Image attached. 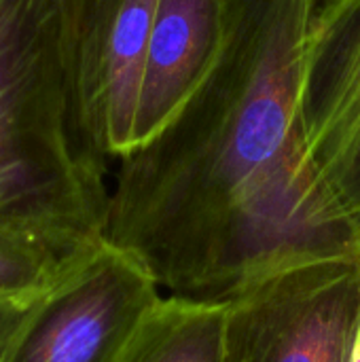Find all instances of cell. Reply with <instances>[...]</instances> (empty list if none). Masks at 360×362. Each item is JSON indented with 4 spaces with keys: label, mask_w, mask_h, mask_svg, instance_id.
Returning <instances> with one entry per match:
<instances>
[{
    "label": "cell",
    "mask_w": 360,
    "mask_h": 362,
    "mask_svg": "<svg viewBox=\"0 0 360 362\" xmlns=\"http://www.w3.org/2000/svg\"><path fill=\"white\" fill-rule=\"evenodd\" d=\"M318 0H231L225 53L189 106L115 172L106 242L166 297L227 303L280 272L360 261V221L320 178L299 119Z\"/></svg>",
    "instance_id": "1"
},
{
    "label": "cell",
    "mask_w": 360,
    "mask_h": 362,
    "mask_svg": "<svg viewBox=\"0 0 360 362\" xmlns=\"http://www.w3.org/2000/svg\"><path fill=\"white\" fill-rule=\"evenodd\" d=\"M81 0H0V229L106 242L110 185L79 95Z\"/></svg>",
    "instance_id": "2"
},
{
    "label": "cell",
    "mask_w": 360,
    "mask_h": 362,
    "mask_svg": "<svg viewBox=\"0 0 360 362\" xmlns=\"http://www.w3.org/2000/svg\"><path fill=\"white\" fill-rule=\"evenodd\" d=\"M360 261L306 263L227 301L223 362H352Z\"/></svg>",
    "instance_id": "3"
},
{
    "label": "cell",
    "mask_w": 360,
    "mask_h": 362,
    "mask_svg": "<svg viewBox=\"0 0 360 362\" xmlns=\"http://www.w3.org/2000/svg\"><path fill=\"white\" fill-rule=\"evenodd\" d=\"M161 297L132 257L104 242L28 310L0 362H117Z\"/></svg>",
    "instance_id": "4"
},
{
    "label": "cell",
    "mask_w": 360,
    "mask_h": 362,
    "mask_svg": "<svg viewBox=\"0 0 360 362\" xmlns=\"http://www.w3.org/2000/svg\"><path fill=\"white\" fill-rule=\"evenodd\" d=\"M299 119L320 178L360 221V0L316 2L303 51Z\"/></svg>",
    "instance_id": "5"
},
{
    "label": "cell",
    "mask_w": 360,
    "mask_h": 362,
    "mask_svg": "<svg viewBox=\"0 0 360 362\" xmlns=\"http://www.w3.org/2000/svg\"><path fill=\"white\" fill-rule=\"evenodd\" d=\"M231 0H157L136 112L134 148L161 134L216 70Z\"/></svg>",
    "instance_id": "6"
},
{
    "label": "cell",
    "mask_w": 360,
    "mask_h": 362,
    "mask_svg": "<svg viewBox=\"0 0 360 362\" xmlns=\"http://www.w3.org/2000/svg\"><path fill=\"white\" fill-rule=\"evenodd\" d=\"M157 0H121L108 23L89 100V132L106 159L134 151L138 100Z\"/></svg>",
    "instance_id": "7"
},
{
    "label": "cell",
    "mask_w": 360,
    "mask_h": 362,
    "mask_svg": "<svg viewBox=\"0 0 360 362\" xmlns=\"http://www.w3.org/2000/svg\"><path fill=\"white\" fill-rule=\"evenodd\" d=\"M227 303L161 297L117 362H223Z\"/></svg>",
    "instance_id": "8"
},
{
    "label": "cell",
    "mask_w": 360,
    "mask_h": 362,
    "mask_svg": "<svg viewBox=\"0 0 360 362\" xmlns=\"http://www.w3.org/2000/svg\"><path fill=\"white\" fill-rule=\"evenodd\" d=\"M98 248L76 250L34 231L0 229V305L36 303Z\"/></svg>",
    "instance_id": "9"
},
{
    "label": "cell",
    "mask_w": 360,
    "mask_h": 362,
    "mask_svg": "<svg viewBox=\"0 0 360 362\" xmlns=\"http://www.w3.org/2000/svg\"><path fill=\"white\" fill-rule=\"evenodd\" d=\"M121 0H81V34H79V93L87 115L95 83L98 59L108 23Z\"/></svg>",
    "instance_id": "10"
},
{
    "label": "cell",
    "mask_w": 360,
    "mask_h": 362,
    "mask_svg": "<svg viewBox=\"0 0 360 362\" xmlns=\"http://www.w3.org/2000/svg\"><path fill=\"white\" fill-rule=\"evenodd\" d=\"M32 305H11V303L0 305V356H2L4 348L8 346L11 337L15 335V331L19 329V325L23 322V318Z\"/></svg>",
    "instance_id": "11"
},
{
    "label": "cell",
    "mask_w": 360,
    "mask_h": 362,
    "mask_svg": "<svg viewBox=\"0 0 360 362\" xmlns=\"http://www.w3.org/2000/svg\"><path fill=\"white\" fill-rule=\"evenodd\" d=\"M352 362H360V335H359V344H356V350H354V358Z\"/></svg>",
    "instance_id": "12"
}]
</instances>
